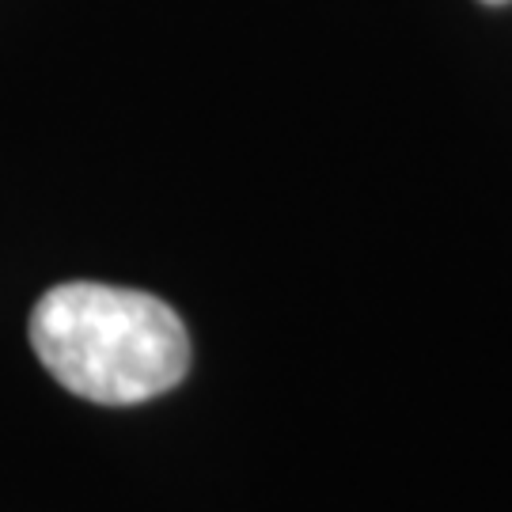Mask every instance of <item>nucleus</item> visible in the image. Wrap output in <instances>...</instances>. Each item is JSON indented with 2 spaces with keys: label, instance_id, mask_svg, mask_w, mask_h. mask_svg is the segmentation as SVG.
Instances as JSON below:
<instances>
[{
  "label": "nucleus",
  "instance_id": "1",
  "mask_svg": "<svg viewBox=\"0 0 512 512\" xmlns=\"http://www.w3.org/2000/svg\"><path fill=\"white\" fill-rule=\"evenodd\" d=\"M31 346L65 391L103 406L156 399L190 368L183 319L137 289L69 281L31 311Z\"/></svg>",
  "mask_w": 512,
  "mask_h": 512
},
{
  "label": "nucleus",
  "instance_id": "2",
  "mask_svg": "<svg viewBox=\"0 0 512 512\" xmlns=\"http://www.w3.org/2000/svg\"><path fill=\"white\" fill-rule=\"evenodd\" d=\"M482 4H509V0H482Z\"/></svg>",
  "mask_w": 512,
  "mask_h": 512
}]
</instances>
